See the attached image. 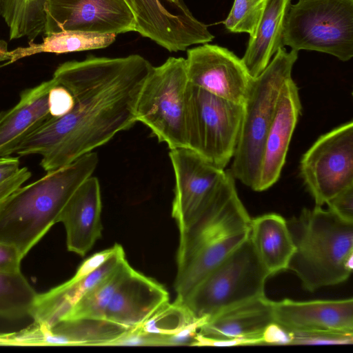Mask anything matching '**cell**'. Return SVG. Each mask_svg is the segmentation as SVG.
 I'll return each mask as SVG.
<instances>
[{
	"label": "cell",
	"instance_id": "cell-1",
	"mask_svg": "<svg viewBox=\"0 0 353 353\" xmlns=\"http://www.w3.org/2000/svg\"><path fill=\"white\" fill-rule=\"evenodd\" d=\"M152 65L131 54L109 58L88 56L61 63L52 78L73 94L63 116L52 118L19 147V156L39 154L47 172L92 152L135 123L141 88Z\"/></svg>",
	"mask_w": 353,
	"mask_h": 353
},
{
	"label": "cell",
	"instance_id": "cell-2",
	"mask_svg": "<svg viewBox=\"0 0 353 353\" xmlns=\"http://www.w3.org/2000/svg\"><path fill=\"white\" fill-rule=\"evenodd\" d=\"M90 152L21 186L0 203V241L15 247L23 258L59 222L66 203L97 168Z\"/></svg>",
	"mask_w": 353,
	"mask_h": 353
},
{
	"label": "cell",
	"instance_id": "cell-3",
	"mask_svg": "<svg viewBox=\"0 0 353 353\" xmlns=\"http://www.w3.org/2000/svg\"><path fill=\"white\" fill-rule=\"evenodd\" d=\"M251 218L232 184L186 230L179 233L174 288L182 300L249 237Z\"/></svg>",
	"mask_w": 353,
	"mask_h": 353
},
{
	"label": "cell",
	"instance_id": "cell-4",
	"mask_svg": "<svg viewBox=\"0 0 353 353\" xmlns=\"http://www.w3.org/2000/svg\"><path fill=\"white\" fill-rule=\"evenodd\" d=\"M295 251L288 270L314 292L345 281L353 270V222L332 210L304 208L287 221Z\"/></svg>",
	"mask_w": 353,
	"mask_h": 353
},
{
	"label": "cell",
	"instance_id": "cell-5",
	"mask_svg": "<svg viewBox=\"0 0 353 353\" xmlns=\"http://www.w3.org/2000/svg\"><path fill=\"white\" fill-rule=\"evenodd\" d=\"M298 51L279 48L265 70L252 78L243 103V114L232 168L235 179L254 190L265 137L285 82L292 77Z\"/></svg>",
	"mask_w": 353,
	"mask_h": 353
},
{
	"label": "cell",
	"instance_id": "cell-6",
	"mask_svg": "<svg viewBox=\"0 0 353 353\" xmlns=\"http://www.w3.org/2000/svg\"><path fill=\"white\" fill-rule=\"evenodd\" d=\"M269 276L248 237L181 301L195 318L210 319L223 310L265 296Z\"/></svg>",
	"mask_w": 353,
	"mask_h": 353
},
{
	"label": "cell",
	"instance_id": "cell-7",
	"mask_svg": "<svg viewBox=\"0 0 353 353\" xmlns=\"http://www.w3.org/2000/svg\"><path fill=\"white\" fill-rule=\"evenodd\" d=\"M283 46L317 51L342 61L353 57V0H299L288 6Z\"/></svg>",
	"mask_w": 353,
	"mask_h": 353
},
{
	"label": "cell",
	"instance_id": "cell-8",
	"mask_svg": "<svg viewBox=\"0 0 353 353\" xmlns=\"http://www.w3.org/2000/svg\"><path fill=\"white\" fill-rule=\"evenodd\" d=\"M185 59L169 57L152 67L140 91L136 118L170 150L187 148Z\"/></svg>",
	"mask_w": 353,
	"mask_h": 353
},
{
	"label": "cell",
	"instance_id": "cell-9",
	"mask_svg": "<svg viewBox=\"0 0 353 353\" xmlns=\"http://www.w3.org/2000/svg\"><path fill=\"white\" fill-rule=\"evenodd\" d=\"M243 114V104L219 97L188 82L187 148L224 169L234 154Z\"/></svg>",
	"mask_w": 353,
	"mask_h": 353
},
{
	"label": "cell",
	"instance_id": "cell-10",
	"mask_svg": "<svg viewBox=\"0 0 353 353\" xmlns=\"http://www.w3.org/2000/svg\"><path fill=\"white\" fill-rule=\"evenodd\" d=\"M175 187L172 216L179 233L186 230L234 183L230 170L188 148L170 150Z\"/></svg>",
	"mask_w": 353,
	"mask_h": 353
},
{
	"label": "cell",
	"instance_id": "cell-11",
	"mask_svg": "<svg viewBox=\"0 0 353 353\" xmlns=\"http://www.w3.org/2000/svg\"><path fill=\"white\" fill-rule=\"evenodd\" d=\"M299 168L315 206L353 186L352 121L321 136L303 155Z\"/></svg>",
	"mask_w": 353,
	"mask_h": 353
},
{
	"label": "cell",
	"instance_id": "cell-12",
	"mask_svg": "<svg viewBox=\"0 0 353 353\" xmlns=\"http://www.w3.org/2000/svg\"><path fill=\"white\" fill-rule=\"evenodd\" d=\"M136 19V32L169 52L207 43L214 37L183 0H125Z\"/></svg>",
	"mask_w": 353,
	"mask_h": 353
},
{
	"label": "cell",
	"instance_id": "cell-13",
	"mask_svg": "<svg viewBox=\"0 0 353 353\" xmlns=\"http://www.w3.org/2000/svg\"><path fill=\"white\" fill-rule=\"evenodd\" d=\"M44 34L66 30L100 34L136 32V19L125 0H49Z\"/></svg>",
	"mask_w": 353,
	"mask_h": 353
},
{
	"label": "cell",
	"instance_id": "cell-14",
	"mask_svg": "<svg viewBox=\"0 0 353 353\" xmlns=\"http://www.w3.org/2000/svg\"><path fill=\"white\" fill-rule=\"evenodd\" d=\"M185 65L190 83L224 99L243 103L252 78L233 52L203 43L188 50Z\"/></svg>",
	"mask_w": 353,
	"mask_h": 353
},
{
	"label": "cell",
	"instance_id": "cell-15",
	"mask_svg": "<svg viewBox=\"0 0 353 353\" xmlns=\"http://www.w3.org/2000/svg\"><path fill=\"white\" fill-rule=\"evenodd\" d=\"M301 112L299 88L290 77L281 89L274 115L265 137L254 191L266 190L279 180Z\"/></svg>",
	"mask_w": 353,
	"mask_h": 353
},
{
	"label": "cell",
	"instance_id": "cell-16",
	"mask_svg": "<svg viewBox=\"0 0 353 353\" xmlns=\"http://www.w3.org/2000/svg\"><path fill=\"white\" fill-rule=\"evenodd\" d=\"M274 322L291 332H353V299L272 301Z\"/></svg>",
	"mask_w": 353,
	"mask_h": 353
},
{
	"label": "cell",
	"instance_id": "cell-17",
	"mask_svg": "<svg viewBox=\"0 0 353 353\" xmlns=\"http://www.w3.org/2000/svg\"><path fill=\"white\" fill-rule=\"evenodd\" d=\"M102 201L98 179L90 176L72 195L59 222L66 232L68 250L84 256L101 237Z\"/></svg>",
	"mask_w": 353,
	"mask_h": 353
},
{
	"label": "cell",
	"instance_id": "cell-18",
	"mask_svg": "<svg viewBox=\"0 0 353 353\" xmlns=\"http://www.w3.org/2000/svg\"><path fill=\"white\" fill-rule=\"evenodd\" d=\"M168 302L169 293L163 285L132 268L114 293L105 319L134 328Z\"/></svg>",
	"mask_w": 353,
	"mask_h": 353
},
{
	"label": "cell",
	"instance_id": "cell-19",
	"mask_svg": "<svg viewBox=\"0 0 353 353\" xmlns=\"http://www.w3.org/2000/svg\"><path fill=\"white\" fill-rule=\"evenodd\" d=\"M55 83L52 78L23 90L14 106L0 112V157L16 153L29 137L52 118L48 98Z\"/></svg>",
	"mask_w": 353,
	"mask_h": 353
},
{
	"label": "cell",
	"instance_id": "cell-20",
	"mask_svg": "<svg viewBox=\"0 0 353 353\" xmlns=\"http://www.w3.org/2000/svg\"><path fill=\"white\" fill-rule=\"evenodd\" d=\"M125 258L120 245L116 252L102 265L83 277L73 276L50 290L38 294L30 316L34 323L50 329L61 321L80 299L112 272Z\"/></svg>",
	"mask_w": 353,
	"mask_h": 353
},
{
	"label": "cell",
	"instance_id": "cell-21",
	"mask_svg": "<svg viewBox=\"0 0 353 353\" xmlns=\"http://www.w3.org/2000/svg\"><path fill=\"white\" fill-rule=\"evenodd\" d=\"M272 301L265 296L230 307L210 317L198 332L215 339H261L273 322Z\"/></svg>",
	"mask_w": 353,
	"mask_h": 353
},
{
	"label": "cell",
	"instance_id": "cell-22",
	"mask_svg": "<svg viewBox=\"0 0 353 353\" xmlns=\"http://www.w3.org/2000/svg\"><path fill=\"white\" fill-rule=\"evenodd\" d=\"M249 238L270 276L288 270L295 245L282 216L269 213L251 219Z\"/></svg>",
	"mask_w": 353,
	"mask_h": 353
},
{
	"label": "cell",
	"instance_id": "cell-23",
	"mask_svg": "<svg viewBox=\"0 0 353 353\" xmlns=\"http://www.w3.org/2000/svg\"><path fill=\"white\" fill-rule=\"evenodd\" d=\"M291 0H268L254 38L250 39L241 58L252 78L258 77L279 50L285 14Z\"/></svg>",
	"mask_w": 353,
	"mask_h": 353
},
{
	"label": "cell",
	"instance_id": "cell-24",
	"mask_svg": "<svg viewBox=\"0 0 353 353\" xmlns=\"http://www.w3.org/2000/svg\"><path fill=\"white\" fill-rule=\"evenodd\" d=\"M131 329L105 319L63 321L49 329L50 343L108 346Z\"/></svg>",
	"mask_w": 353,
	"mask_h": 353
},
{
	"label": "cell",
	"instance_id": "cell-25",
	"mask_svg": "<svg viewBox=\"0 0 353 353\" xmlns=\"http://www.w3.org/2000/svg\"><path fill=\"white\" fill-rule=\"evenodd\" d=\"M43 41H29V46L19 47L8 52V62L12 63L20 59L41 52L63 54L104 48L116 39L115 34H100L75 30H66L44 34Z\"/></svg>",
	"mask_w": 353,
	"mask_h": 353
},
{
	"label": "cell",
	"instance_id": "cell-26",
	"mask_svg": "<svg viewBox=\"0 0 353 353\" xmlns=\"http://www.w3.org/2000/svg\"><path fill=\"white\" fill-rule=\"evenodd\" d=\"M49 0H1L0 15L9 28L10 39L27 37L34 41L43 34Z\"/></svg>",
	"mask_w": 353,
	"mask_h": 353
},
{
	"label": "cell",
	"instance_id": "cell-27",
	"mask_svg": "<svg viewBox=\"0 0 353 353\" xmlns=\"http://www.w3.org/2000/svg\"><path fill=\"white\" fill-rule=\"evenodd\" d=\"M132 268L125 258L105 278L88 290L61 321L105 319V310L114 293Z\"/></svg>",
	"mask_w": 353,
	"mask_h": 353
},
{
	"label": "cell",
	"instance_id": "cell-28",
	"mask_svg": "<svg viewBox=\"0 0 353 353\" xmlns=\"http://www.w3.org/2000/svg\"><path fill=\"white\" fill-rule=\"evenodd\" d=\"M37 296L21 271L0 272V316H30Z\"/></svg>",
	"mask_w": 353,
	"mask_h": 353
},
{
	"label": "cell",
	"instance_id": "cell-29",
	"mask_svg": "<svg viewBox=\"0 0 353 353\" xmlns=\"http://www.w3.org/2000/svg\"><path fill=\"white\" fill-rule=\"evenodd\" d=\"M198 319L182 301L175 299L172 303L168 302L162 305L144 323L136 327L143 332L168 336Z\"/></svg>",
	"mask_w": 353,
	"mask_h": 353
},
{
	"label": "cell",
	"instance_id": "cell-30",
	"mask_svg": "<svg viewBox=\"0 0 353 353\" xmlns=\"http://www.w3.org/2000/svg\"><path fill=\"white\" fill-rule=\"evenodd\" d=\"M268 2V0H234L223 23L230 32L248 33L250 39L254 38Z\"/></svg>",
	"mask_w": 353,
	"mask_h": 353
},
{
	"label": "cell",
	"instance_id": "cell-31",
	"mask_svg": "<svg viewBox=\"0 0 353 353\" xmlns=\"http://www.w3.org/2000/svg\"><path fill=\"white\" fill-rule=\"evenodd\" d=\"M291 345H344L352 344L353 332H292Z\"/></svg>",
	"mask_w": 353,
	"mask_h": 353
},
{
	"label": "cell",
	"instance_id": "cell-32",
	"mask_svg": "<svg viewBox=\"0 0 353 353\" xmlns=\"http://www.w3.org/2000/svg\"><path fill=\"white\" fill-rule=\"evenodd\" d=\"M55 84L48 93L49 112L52 118H58L65 114L72 108L74 96L65 86L55 81Z\"/></svg>",
	"mask_w": 353,
	"mask_h": 353
},
{
	"label": "cell",
	"instance_id": "cell-33",
	"mask_svg": "<svg viewBox=\"0 0 353 353\" xmlns=\"http://www.w3.org/2000/svg\"><path fill=\"white\" fill-rule=\"evenodd\" d=\"M328 209L343 219L353 222V186H350L330 199Z\"/></svg>",
	"mask_w": 353,
	"mask_h": 353
},
{
	"label": "cell",
	"instance_id": "cell-34",
	"mask_svg": "<svg viewBox=\"0 0 353 353\" xmlns=\"http://www.w3.org/2000/svg\"><path fill=\"white\" fill-rule=\"evenodd\" d=\"M252 345H262V341L255 339H215L197 332L192 346L230 347Z\"/></svg>",
	"mask_w": 353,
	"mask_h": 353
},
{
	"label": "cell",
	"instance_id": "cell-35",
	"mask_svg": "<svg viewBox=\"0 0 353 353\" xmlns=\"http://www.w3.org/2000/svg\"><path fill=\"white\" fill-rule=\"evenodd\" d=\"M23 259L15 247L0 241V272H20Z\"/></svg>",
	"mask_w": 353,
	"mask_h": 353
},
{
	"label": "cell",
	"instance_id": "cell-36",
	"mask_svg": "<svg viewBox=\"0 0 353 353\" xmlns=\"http://www.w3.org/2000/svg\"><path fill=\"white\" fill-rule=\"evenodd\" d=\"M262 345H291L292 332L273 321L263 330Z\"/></svg>",
	"mask_w": 353,
	"mask_h": 353
},
{
	"label": "cell",
	"instance_id": "cell-37",
	"mask_svg": "<svg viewBox=\"0 0 353 353\" xmlns=\"http://www.w3.org/2000/svg\"><path fill=\"white\" fill-rule=\"evenodd\" d=\"M31 172L23 167L12 176L0 183V203L31 177Z\"/></svg>",
	"mask_w": 353,
	"mask_h": 353
},
{
	"label": "cell",
	"instance_id": "cell-38",
	"mask_svg": "<svg viewBox=\"0 0 353 353\" xmlns=\"http://www.w3.org/2000/svg\"><path fill=\"white\" fill-rule=\"evenodd\" d=\"M20 170L18 157H0V183L15 174Z\"/></svg>",
	"mask_w": 353,
	"mask_h": 353
},
{
	"label": "cell",
	"instance_id": "cell-39",
	"mask_svg": "<svg viewBox=\"0 0 353 353\" xmlns=\"http://www.w3.org/2000/svg\"><path fill=\"white\" fill-rule=\"evenodd\" d=\"M8 48L7 43L3 40H0V61H8Z\"/></svg>",
	"mask_w": 353,
	"mask_h": 353
},
{
	"label": "cell",
	"instance_id": "cell-40",
	"mask_svg": "<svg viewBox=\"0 0 353 353\" xmlns=\"http://www.w3.org/2000/svg\"><path fill=\"white\" fill-rule=\"evenodd\" d=\"M1 0H0V3H1Z\"/></svg>",
	"mask_w": 353,
	"mask_h": 353
}]
</instances>
